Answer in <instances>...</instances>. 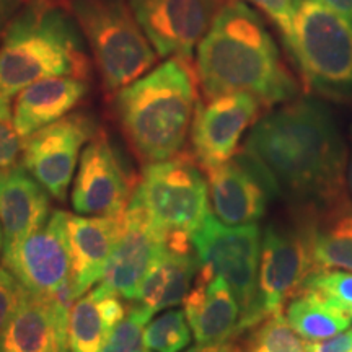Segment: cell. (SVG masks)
Instances as JSON below:
<instances>
[{
    "label": "cell",
    "mask_w": 352,
    "mask_h": 352,
    "mask_svg": "<svg viewBox=\"0 0 352 352\" xmlns=\"http://www.w3.org/2000/svg\"><path fill=\"white\" fill-rule=\"evenodd\" d=\"M316 272L311 227L307 214L294 226H267L263 236L258 274V307L263 318L284 314V305Z\"/></svg>",
    "instance_id": "obj_9"
},
{
    "label": "cell",
    "mask_w": 352,
    "mask_h": 352,
    "mask_svg": "<svg viewBox=\"0 0 352 352\" xmlns=\"http://www.w3.org/2000/svg\"><path fill=\"white\" fill-rule=\"evenodd\" d=\"M126 316L121 297L101 285L83 294L69 311V352H103Z\"/></svg>",
    "instance_id": "obj_22"
},
{
    "label": "cell",
    "mask_w": 352,
    "mask_h": 352,
    "mask_svg": "<svg viewBox=\"0 0 352 352\" xmlns=\"http://www.w3.org/2000/svg\"><path fill=\"white\" fill-rule=\"evenodd\" d=\"M214 215L227 226H250L264 217L276 196L270 179L243 151L232 160L206 170Z\"/></svg>",
    "instance_id": "obj_17"
},
{
    "label": "cell",
    "mask_w": 352,
    "mask_h": 352,
    "mask_svg": "<svg viewBox=\"0 0 352 352\" xmlns=\"http://www.w3.org/2000/svg\"><path fill=\"white\" fill-rule=\"evenodd\" d=\"M138 183L107 132L98 129L78 160L72 209L78 215H120L129 206Z\"/></svg>",
    "instance_id": "obj_10"
},
{
    "label": "cell",
    "mask_w": 352,
    "mask_h": 352,
    "mask_svg": "<svg viewBox=\"0 0 352 352\" xmlns=\"http://www.w3.org/2000/svg\"><path fill=\"white\" fill-rule=\"evenodd\" d=\"M196 77L204 100L246 94L261 107H274L298 90L261 16L240 0L220 7L197 44Z\"/></svg>",
    "instance_id": "obj_2"
},
{
    "label": "cell",
    "mask_w": 352,
    "mask_h": 352,
    "mask_svg": "<svg viewBox=\"0 0 352 352\" xmlns=\"http://www.w3.org/2000/svg\"><path fill=\"white\" fill-rule=\"evenodd\" d=\"M192 153L144 166L134 199L165 232L192 235L210 214L209 183Z\"/></svg>",
    "instance_id": "obj_8"
},
{
    "label": "cell",
    "mask_w": 352,
    "mask_h": 352,
    "mask_svg": "<svg viewBox=\"0 0 352 352\" xmlns=\"http://www.w3.org/2000/svg\"><path fill=\"white\" fill-rule=\"evenodd\" d=\"M3 250V232H2V226H0V252Z\"/></svg>",
    "instance_id": "obj_40"
},
{
    "label": "cell",
    "mask_w": 352,
    "mask_h": 352,
    "mask_svg": "<svg viewBox=\"0 0 352 352\" xmlns=\"http://www.w3.org/2000/svg\"><path fill=\"white\" fill-rule=\"evenodd\" d=\"M310 341L303 340L289 324L284 314L267 316L252 329L246 352H308Z\"/></svg>",
    "instance_id": "obj_26"
},
{
    "label": "cell",
    "mask_w": 352,
    "mask_h": 352,
    "mask_svg": "<svg viewBox=\"0 0 352 352\" xmlns=\"http://www.w3.org/2000/svg\"><path fill=\"white\" fill-rule=\"evenodd\" d=\"M228 352H246V349H245V347H241V346L232 344V347H230V351H228Z\"/></svg>",
    "instance_id": "obj_39"
},
{
    "label": "cell",
    "mask_w": 352,
    "mask_h": 352,
    "mask_svg": "<svg viewBox=\"0 0 352 352\" xmlns=\"http://www.w3.org/2000/svg\"><path fill=\"white\" fill-rule=\"evenodd\" d=\"M308 352H352V331H342L321 341H310Z\"/></svg>",
    "instance_id": "obj_33"
},
{
    "label": "cell",
    "mask_w": 352,
    "mask_h": 352,
    "mask_svg": "<svg viewBox=\"0 0 352 352\" xmlns=\"http://www.w3.org/2000/svg\"><path fill=\"white\" fill-rule=\"evenodd\" d=\"M50 192L23 165L0 171V226L3 248L13 246L43 227L51 217Z\"/></svg>",
    "instance_id": "obj_20"
},
{
    "label": "cell",
    "mask_w": 352,
    "mask_h": 352,
    "mask_svg": "<svg viewBox=\"0 0 352 352\" xmlns=\"http://www.w3.org/2000/svg\"><path fill=\"white\" fill-rule=\"evenodd\" d=\"M184 310H170L145 327L144 347L153 352H182L191 341Z\"/></svg>",
    "instance_id": "obj_27"
},
{
    "label": "cell",
    "mask_w": 352,
    "mask_h": 352,
    "mask_svg": "<svg viewBox=\"0 0 352 352\" xmlns=\"http://www.w3.org/2000/svg\"><path fill=\"white\" fill-rule=\"evenodd\" d=\"M25 287L6 267H0V333L19 307Z\"/></svg>",
    "instance_id": "obj_30"
},
{
    "label": "cell",
    "mask_w": 352,
    "mask_h": 352,
    "mask_svg": "<svg viewBox=\"0 0 352 352\" xmlns=\"http://www.w3.org/2000/svg\"><path fill=\"white\" fill-rule=\"evenodd\" d=\"M67 212L54 210L43 227L20 243L2 250V264L38 296H54L70 280Z\"/></svg>",
    "instance_id": "obj_13"
},
{
    "label": "cell",
    "mask_w": 352,
    "mask_h": 352,
    "mask_svg": "<svg viewBox=\"0 0 352 352\" xmlns=\"http://www.w3.org/2000/svg\"><path fill=\"white\" fill-rule=\"evenodd\" d=\"M285 47L310 90L333 100L351 98L352 19L323 0H296Z\"/></svg>",
    "instance_id": "obj_5"
},
{
    "label": "cell",
    "mask_w": 352,
    "mask_h": 352,
    "mask_svg": "<svg viewBox=\"0 0 352 352\" xmlns=\"http://www.w3.org/2000/svg\"><path fill=\"white\" fill-rule=\"evenodd\" d=\"M88 85L76 77L43 78L16 95L13 107V124L21 138L67 116L85 98Z\"/></svg>",
    "instance_id": "obj_21"
},
{
    "label": "cell",
    "mask_w": 352,
    "mask_h": 352,
    "mask_svg": "<svg viewBox=\"0 0 352 352\" xmlns=\"http://www.w3.org/2000/svg\"><path fill=\"white\" fill-rule=\"evenodd\" d=\"M65 227L70 253V284L78 298L103 279L121 236L122 214L109 217L67 214Z\"/></svg>",
    "instance_id": "obj_18"
},
{
    "label": "cell",
    "mask_w": 352,
    "mask_h": 352,
    "mask_svg": "<svg viewBox=\"0 0 352 352\" xmlns=\"http://www.w3.org/2000/svg\"><path fill=\"white\" fill-rule=\"evenodd\" d=\"M74 13L56 0H25L0 41V91L12 98L51 77L90 76L85 44Z\"/></svg>",
    "instance_id": "obj_4"
},
{
    "label": "cell",
    "mask_w": 352,
    "mask_h": 352,
    "mask_svg": "<svg viewBox=\"0 0 352 352\" xmlns=\"http://www.w3.org/2000/svg\"><path fill=\"white\" fill-rule=\"evenodd\" d=\"M10 98H7V96L0 91V121L10 120Z\"/></svg>",
    "instance_id": "obj_37"
},
{
    "label": "cell",
    "mask_w": 352,
    "mask_h": 352,
    "mask_svg": "<svg viewBox=\"0 0 352 352\" xmlns=\"http://www.w3.org/2000/svg\"><path fill=\"white\" fill-rule=\"evenodd\" d=\"M351 318H352V314H351Z\"/></svg>",
    "instance_id": "obj_42"
},
{
    "label": "cell",
    "mask_w": 352,
    "mask_h": 352,
    "mask_svg": "<svg viewBox=\"0 0 352 352\" xmlns=\"http://www.w3.org/2000/svg\"><path fill=\"white\" fill-rule=\"evenodd\" d=\"M76 300L70 280L50 297L25 289L0 333V352H69V311Z\"/></svg>",
    "instance_id": "obj_15"
},
{
    "label": "cell",
    "mask_w": 352,
    "mask_h": 352,
    "mask_svg": "<svg viewBox=\"0 0 352 352\" xmlns=\"http://www.w3.org/2000/svg\"><path fill=\"white\" fill-rule=\"evenodd\" d=\"M285 318L289 324L307 341H321L346 331L351 324V314L328 302L320 294L305 289L290 298Z\"/></svg>",
    "instance_id": "obj_25"
},
{
    "label": "cell",
    "mask_w": 352,
    "mask_h": 352,
    "mask_svg": "<svg viewBox=\"0 0 352 352\" xmlns=\"http://www.w3.org/2000/svg\"><path fill=\"white\" fill-rule=\"evenodd\" d=\"M199 270L201 263L196 252H171L165 246V252L140 284L135 300L153 315L179 305L191 290Z\"/></svg>",
    "instance_id": "obj_23"
},
{
    "label": "cell",
    "mask_w": 352,
    "mask_h": 352,
    "mask_svg": "<svg viewBox=\"0 0 352 352\" xmlns=\"http://www.w3.org/2000/svg\"><path fill=\"white\" fill-rule=\"evenodd\" d=\"M232 347V342H215V344H197L186 352H228Z\"/></svg>",
    "instance_id": "obj_35"
},
{
    "label": "cell",
    "mask_w": 352,
    "mask_h": 352,
    "mask_svg": "<svg viewBox=\"0 0 352 352\" xmlns=\"http://www.w3.org/2000/svg\"><path fill=\"white\" fill-rule=\"evenodd\" d=\"M305 289L314 290L328 302L352 314V274L344 271H316L308 277Z\"/></svg>",
    "instance_id": "obj_29"
},
{
    "label": "cell",
    "mask_w": 352,
    "mask_h": 352,
    "mask_svg": "<svg viewBox=\"0 0 352 352\" xmlns=\"http://www.w3.org/2000/svg\"><path fill=\"white\" fill-rule=\"evenodd\" d=\"M70 10L85 36L107 94H118L155 64L129 0H72Z\"/></svg>",
    "instance_id": "obj_6"
},
{
    "label": "cell",
    "mask_w": 352,
    "mask_h": 352,
    "mask_svg": "<svg viewBox=\"0 0 352 352\" xmlns=\"http://www.w3.org/2000/svg\"><path fill=\"white\" fill-rule=\"evenodd\" d=\"M98 131L88 114L72 113L23 139L20 164L57 201L67 196L82 147Z\"/></svg>",
    "instance_id": "obj_11"
},
{
    "label": "cell",
    "mask_w": 352,
    "mask_h": 352,
    "mask_svg": "<svg viewBox=\"0 0 352 352\" xmlns=\"http://www.w3.org/2000/svg\"><path fill=\"white\" fill-rule=\"evenodd\" d=\"M129 6L158 56L191 63L192 51L223 3L222 0H129Z\"/></svg>",
    "instance_id": "obj_12"
},
{
    "label": "cell",
    "mask_w": 352,
    "mask_h": 352,
    "mask_svg": "<svg viewBox=\"0 0 352 352\" xmlns=\"http://www.w3.org/2000/svg\"><path fill=\"white\" fill-rule=\"evenodd\" d=\"M23 2L25 0H0V41H2L7 26L10 25L12 19L20 10V6Z\"/></svg>",
    "instance_id": "obj_34"
},
{
    "label": "cell",
    "mask_w": 352,
    "mask_h": 352,
    "mask_svg": "<svg viewBox=\"0 0 352 352\" xmlns=\"http://www.w3.org/2000/svg\"><path fill=\"white\" fill-rule=\"evenodd\" d=\"M184 314L197 344L227 342L239 336L241 308L223 277L202 266L184 298Z\"/></svg>",
    "instance_id": "obj_19"
},
{
    "label": "cell",
    "mask_w": 352,
    "mask_h": 352,
    "mask_svg": "<svg viewBox=\"0 0 352 352\" xmlns=\"http://www.w3.org/2000/svg\"><path fill=\"white\" fill-rule=\"evenodd\" d=\"M323 2H327L329 7H333L342 15L352 19V0H323Z\"/></svg>",
    "instance_id": "obj_36"
},
{
    "label": "cell",
    "mask_w": 352,
    "mask_h": 352,
    "mask_svg": "<svg viewBox=\"0 0 352 352\" xmlns=\"http://www.w3.org/2000/svg\"><path fill=\"white\" fill-rule=\"evenodd\" d=\"M346 182H347V189H349V195H351V197H352V147H351V157H349V165H347Z\"/></svg>",
    "instance_id": "obj_38"
},
{
    "label": "cell",
    "mask_w": 352,
    "mask_h": 352,
    "mask_svg": "<svg viewBox=\"0 0 352 352\" xmlns=\"http://www.w3.org/2000/svg\"><path fill=\"white\" fill-rule=\"evenodd\" d=\"M261 103L252 95L230 94L199 100L191 124L192 157L202 170L232 160L245 131L254 124Z\"/></svg>",
    "instance_id": "obj_14"
},
{
    "label": "cell",
    "mask_w": 352,
    "mask_h": 352,
    "mask_svg": "<svg viewBox=\"0 0 352 352\" xmlns=\"http://www.w3.org/2000/svg\"><path fill=\"white\" fill-rule=\"evenodd\" d=\"M153 314L140 303L132 305L114 328L103 352H139L144 347V331Z\"/></svg>",
    "instance_id": "obj_28"
},
{
    "label": "cell",
    "mask_w": 352,
    "mask_h": 352,
    "mask_svg": "<svg viewBox=\"0 0 352 352\" xmlns=\"http://www.w3.org/2000/svg\"><path fill=\"white\" fill-rule=\"evenodd\" d=\"M191 63L170 57L114 94V114L132 152L155 164L183 152L197 104Z\"/></svg>",
    "instance_id": "obj_3"
},
{
    "label": "cell",
    "mask_w": 352,
    "mask_h": 352,
    "mask_svg": "<svg viewBox=\"0 0 352 352\" xmlns=\"http://www.w3.org/2000/svg\"><path fill=\"white\" fill-rule=\"evenodd\" d=\"M241 151L266 175L276 196H287L302 214H324L349 202L344 140L323 101H285L254 122Z\"/></svg>",
    "instance_id": "obj_1"
},
{
    "label": "cell",
    "mask_w": 352,
    "mask_h": 352,
    "mask_svg": "<svg viewBox=\"0 0 352 352\" xmlns=\"http://www.w3.org/2000/svg\"><path fill=\"white\" fill-rule=\"evenodd\" d=\"M165 233L144 206L132 197L122 212V232L101 279V287L121 298L135 300L145 276L165 252Z\"/></svg>",
    "instance_id": "obj_16"
},
{
    "label": "cell",
    "mask_w": 352,
    "mask_h": 352,
    "mask_svg": "<svg viewBox=\"0 0 352 352\" xmlns=\"http://www.w3.org/2000/svg\"><path fill=\"white\" fill-rule=\"evenodd\" d=\"M23 151V138L15 129L13 120L0 121V171L19 165Z\"/></svg>",
    "instance_id": "obj_31"
},
{
    "label": "cell",
    "mask_w": 352,
    "mask_h": 352,
    "mask_svg": "<svg viewBox=\"0 0 352 352\" xmlns=\"http://www.w3.org/2000/svg\"><path fill=\"white\" fill-rule=\"evenodd\" d=\"M192 248L202 266L227 280L241 308L239 334L264 320L258 307V274L261 230L258 223L227 226L210 214L191 235Z\"/></svg>",
    "instance_id": "obj_7"
},
{
    "label": "cell",
    "mask_w": 352,
    "mask_h": 352,
    "mask_svg": "<svg viewBox=\"0 0 352 352\" xmlns=\"http://www.w3.org/2000/svg\"><path fill=\"white\" fill-rule=\"evenodd\" d=\"M139 352H148V351H139ZM153 352V351H152Z\"/></svg>",
    "instance_id": "obj_41"
},
{
    "label": "cell",
    "mask_w": 352,
    "mask_h": 352,
    "mask_svg": "<svg viewBox=\"0 0 352 352\" xmlns=\"http://www.w3.org/2000/svg\"><path fill=\"white\" fill-rule=\"evenodd\" d=\"M259 10L266 13L270 19L274 21L283 34L284 43L290 38L292 33V20H294V2L296 0H248Z\"/></svg>",
    "instance_id": "obj_32"
},
{
    "label": "cell",
    "mask_w": 352,
    "mask_h": 352,
    "mask_svg": "<svg viewBox=\"0 0 352 352\" xmlns=\"http://www.w3.org/2000/svg\"><path fill=\"white\" fill-rule=\"evenodd\" d=\"M311 253L316 271H352V206L347 204L320 215H310Z\"/></svg>",
    "instance_id": "obj_24"
}]
</instances>
